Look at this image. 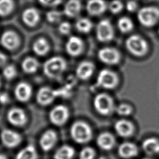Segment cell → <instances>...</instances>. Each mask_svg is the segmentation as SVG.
<instances>
[{
	"instance_id": "obj_1",
	"label": "cell",
	"mask_w": 159,
	"mask_h": 159,
	"mask_svg": "<svg viewBox=\"0 0 159 159\" xmlns=\"http://www.w3.org/2000/svg\"><path fill=\"white\" fill-rule=\"evenodd\" d=\"M66 68V62L61 57H53L45 61L43 65L44 74L52 79L60 78Z\"/></svg>"
},
{
	"instance_id": "obj_2",
	"label": "cell",
	"mask_w": 159,
	"mask_h": 159,
	"mask_svg": "<svg viewBox=\"0 0 159 159\" xmlns=\"http://www.w3.org/2000/svg\"><path fill=\"white\" fill-rule=\"evenodd\" d=\"M70 134L73 140L76 143H85L92 139L93 131L86 122L76 121L71 127Z\"/></svg>"
},
{
	"instance_id": "obj_3",
	"label": "cell",
	"mask_w": 159,
	"mask_h": 159,
	"mask_svg": "<svg viewBox=\"0 0 159 159\" xmlns=\"http://www.w3.org/2000/svg\"><path fill=\"white\" fill-rule=\"evenodd\" d=\"M125 45L127 50L135 57H142L148 50V45L147 41L137 34L129 36L126 39Z\"/></svg>"
},
{
	"instance_id": "obj_4",
	"label": "cell",
	"mask_w": 159,
	"mask_h": 159,
	"mask_svg": "<svg viewBox=\"0 0 159 159\" xmlns=\"http://www.w3.org/2000/svg\"><path fill=\"white\" fill-rule=\"evenodd\" d=\"M139 23L144 27H151L159 21V8L156 6H145L137 14Z\"/></svg>"
},
{
	"instance_id": "obj_5",
	"label": "cell",
	"mask_w": 159,
	"mask_h": 159,
	"mask_svg": "<svg viewBox=\"0 0 159 159\" xmlns=\"http://www.w3.org/2000/svg\"><path fill=\"white\" fill-rule=\"evenodd\" d=\"M96 111L102 116H109L114 110V103L111 96L106 93H99L94 99Z\"/></svg>"
},
{
	"instance_id": "obj_6",
	"label": "cell",
	"mask_w": 159,
	"mask_h": 159,
	"mask_svg": "<svg viewBox=\"0 0 159 159\" xmlns=\"http://www.w3.org/2000/svg\"><path fill=\"white\" fill-rule=\"evenodd\" d=\"M119 83L117 75L108 69H103L99 71L97 77V84L102 88L111 89L115 88Z\"/></svg>"
},
{
	"instance_id": "obj_7",
	"label": "cell",
	"mask_w": 159,
	"mask_h": 159,
	"mask_svg": "<svg viewBox=\"0 0 159 159\" xmlns=\"http://www.w3.org/2000/svg\"><path fill=\"white\" fill-rule=\"evenodd\" d=\"M96 34L98 40L101 42L111 41L114 37V30L111 22L108 19L100 20L96 25Z\"/></svg>"
},
{
	"instance_id": "obj_8",
	"label": "cell",
	"mask_w": 159,
	"mask_h": 159,
	"mask_svg": "<svg viewBox=\"0 0 159 159\" xmlns=\"http://www.w3.org/2000/svg\"><path fill=\"white\" fill-rule=\"evenodd\" d=\"M98 56L102 63L109 65H116L120 60L119 52L112 47H104L100 49L98 53Z\"/></svg>"
},
{
	"instance_id": "obj_9",
	"label": "cell",
	"mask_w": 159,
	"mask_h": 159,
	"mask_svg": "<svg viewBox=\"0 0 159 159\" xmlns=\"http://www.w3.org/2000/svg\"><path fill=\"white\" fill-rule=\"evenodd\" d=\"M69 117V110L64 105H58L54 107L49 113L50 122L58 126L66 123Z\"/></svg>"
},
{
	"instance_id": "obj_10",
	"label": "cell",
	"mask_w": 159,
	"mask_h": 159,
	"mask_svg": "<svg viewBox=\"0 0 159 159\" xmlns=\"http://www.w3.org/2000/svg\"><path fill=\"white\" fill-rule=\"evenodd\" d=\"M57 94L58 92L52 88L43 86L38 91L36 99L37 102L41 106H47L53 101Z\"/></svg>"
},
{
	"instance_id": "obj_11",
	"label": "cell",
	"mask_w": 159,
	"mask_h": 159,
	"mask_svg": "<svg viewBox=\"0 0 159 159\" xmlns=\"http://www.w3.org/2000/svg\"><path fill=\"white\" fill-rule=\"evenodd\" d=\"M1 139L2 143L8 148H13L17 146L22 139L19 133L8 129L2 130Z\"/></svg>"
},
{
	"instance_id": "obj_12",
	"label": "cell",
	"mask_w": 159,
	"mask_h": 159,
	"mask_svg": "<svg viewBox=\"0 0 159 159\" xmlns=\"http://www.w3.org/2000/svg\"><path fill=\"white\" fill-rule=\"evenodd\" d=\"M114 129L119 136L123 138H127L133 135L135 127L130 121L122 119L116 122Z\"/></svg>"
},
{
	"instance_id": "obj_13",
	"label": "cell",
	"mask_w": 159,
	"mask_h": 159,
	"mask_svg": "<svg viewBox=\"0 0 159 159\" xmlns=\"http://www.w3.org/2000/svg\"><path fill=\"white\" fill-rule=\"evenodd\" d=\"M0 42L5 48L9 50H13L19 46L20 39L16 32L11 30H7L2 34Z\"/></svg>"
},
{
	"instance_id": "obj_14",
	"label": "cell",
	"mask_w": 159,
	"mask_h": 159,
	"mask_svg": "<svg viewBox=\"0 0 159 159\" xmlns=\"http://www.w3.org/2000/svg\"><path fill=\"white\" fill-rule=\"evenodd\" d=\"M7 118L9 123L15 126H23L27 121L25 112L20 108H11L7 112Z\"/></svg>"
},
{
	"instance_id": "obj_15",
	"label": "cell",
	"mask_w": 159,
	"mask_h": 159,
	"mask_svg": "<svg viewBox=\"0 0 159 159\" xmlns=\"http://www.w3.org/2000/svg\"><path fill=\"white\" fill-rule=\"evenodd\" d=\"M119 156L124 159L135 157L139 154V148L134 143L125 142L122 143L117 148Z\"/></svg>"
},
{
	"instance_id": "obj_16",
	"label": "cell",
	"mask_w": 159,
	"mask_h": 159,
	"mask_svg": "<svg viewBox=\"0 0 159 159\" xmlns=\"http://www.w3.org/2000/svg\"><path fill=\"white\" fill-rule=\"evenodd\" d=\"M65 48L68 55L72 57H76L83 52L84 43L80 38L76 36H71L67 40Z\"/></svg>"
},
{
	"instance_id": "obj_17",
	"label": "cell",
	"mask_w": 159,
	"mask_h": 159,
	"mask_svg": "<svg viewBox=\"0 0 159 159\" xmlns=\"http://www.w3.org/2000/svg\"><path fill=\"white\" fill-rule=\"evenodd\" d=\"M107 7L104 0H88L86 9L89 14L93 16H98L102 14Z\"/></svg>"
},
{
	"instance_id": "obj_18",
	"label": "cell",
	"mask_w": 159,
	"mask_h": 159,
	"mask_svg": "<svg viewBox=\"0 0 159 159\" xmlns=\"http://www.w3.org/2000/svg\"><path fill=\"white\" fill-rule=\"evenodd\" d=\"M94 65L89 61H83L81 62L76 68V74L78 78L82 80L89 79L94 71Z\"/></svg>"
},
{
	"instance_id": "obj_19",
	"label": "cell",
	"mask_w": 159,
	"mask_h": 159,
	"mask_svg": "<svg viewBox=\"0 0 159 159\" xmlns=\"http://www.w3.org/2000/svg\"><path fill=\"white\" fill-rule=\"evenodd\" d=\"M57 136L55 131L48 130L45 131L42 135L39 143L43 151L47 152L51 150L56 143Z\"/></svg>"
},
{
	"instance_id": "obj_20",
	"label": "cell",
	"mask_w": 159,
	"mask_h": 159,
	"mask_svg": "<svg viewBox=\"0 0 159 159\" xmlns=\"http://www.w3.org/2000/svg\"><path fill=\"white\" fill-rule=\"evenodd\" d=\"M32 87L26 82H20L16 87L14 94L17 100L21 102L27 101L31 97Z\"/></svg>"
},
{
	"instance_id": "obj_21",
	"label": "cell",
	"mask_w": 159,
	"mask_h": 159,
	"mask_svg": "<svg viewBox=\"0 0 159 159\" xmlns=\"http://www.w3.org/2000/svg\"><path fill=\"white\" fill-rule=\"evenodd\" d=\"M96 143L98 147L102 150H110L114 147L116 139L112 134L105 132L98 135Z\"/></svg>"
},
{
	"instance_id": "obj_22",
	"label": "cell",
	"mask_w": 159,
	"mask_h": 159,
	"mask_svg": "<svg viewBox=\"0 0 159 159\" xmlns=\"http://www.w3.org/2000/svg\"><path fill=\"white\" fill-rule=\"evenodd\" d=\"M22 19L27 25L34 27L38 23L40 19L39 12L35 8H27L22 12Z\"/></svg>"
},
{
	"instance_id": "obj_23",
	"label": "cell",
	"mask_w": 159,
	"mask_h": 159,
	"mask_svg": "<svg viewBox=\"0 0 159 159\" xmlns=\"http://www.w3.org/2000/svg\"><path fill=\"white\" fill-rule=\"evenodd\" d=\"M143 152L148 155L159 153V139L156 137H149L145 139L142 143Z\"/></svg>"
},
{
	"instance_id": "obj_24",
	"label": "cell",
	"mask_w": 159,
	"mask_h": 159,
	"mask_svg": "<svg viewBox=\"0 0 159 159\" xmlns=\"http://www.w3.org/2000/svg\"><path fill=\"white\" fill-rule=\"evenodd\" d=\"M81 9V3L80 0H68L65 5L63 12L70 17L77 16Z\"/></svg>"
},
{
	"instance_id": "obj_25",
	"label": "cell",
	"mask_w": 159,
	"mask_h": 159,
	"mask_svg": "<svg viewBox=\"0 0 159 159\" xmlns=\"http://www.w3.org/2000/svg\"><path fill=\"white\" fill-rule=\"evenodd\" d=\"M32 48L35 54L39 56H43L46 55L49 51L50 45L45 39L41 37L34 43Z\"/></svg>"
},
{
	"instance_id": "obj_26",
	"label": "cell",
	"mask_w": 159,
	"mask_h": 159,
	"mask_svg": "<svg viewBox=\"0 0 159 159\" xmlns=\"http://www.w3.org/2000/svg\"><path fill=\"white\" fill-rule=\"evenodd\" d=\"M75 151L72 147L63 145L60 147L54 155V159H72Z\"/></svg>"
},
{
	"instance_id": "obj_27",
	"label": "cell",
	"mask_w": 159,
	"mask_h": 159,
	"mask_svg": "<svg viewBox=\"0 0 159 159\" xmlns=\"http://www.w3.org/2000/svg\"><path fill=\"white\" fill-rule=\"evenodd\" d=\"M39 67L38 60L33 57H27L22 63V68L23 71L28 74L35 73Z\"/></svg>"
},
{
	"instance_id": "obj_28",
	"label": "cell",
	"mask_w": 159,
	"mask_h": 159,
	"mask_svg": "<svg viewBox=\"0 0 159 159\" xmlns=\"http://www.w3.org/2000/svg\"><path fill=\"white\" fill-rule=\"evenodd\" d=\"M38 155L34 146L29 145L20 150L16 155V159H37Z\"/></svg>"
},
{
	"instance_id": "obj_29",
	"label": "cell",
	"mask_w": 159,
	"mask_h": 159,
	"mask_svg": "<svg viewBox=\"0 0 159 159\" xmlns=\"http://www.w3.org/2000/svg\"><path fill=\"white\" fill-rule=\"evenodd\" d=\"M117 27L122 33L127 34L133 30L134 23L128 17L123 16L118 19Z\"/></svg>"
},
{
	"instance_id": "obj_30",
	"label": "cell",
	"mask_w": 159,
	"mask_h": 159,
	"mask_svg": "<svg viewBox=\"0 0 159 159\" xmlns=\"http://www.w3.org/2000/svg\"><path fill=\"white\" fill-rule=\"evenodd\" d=\"M76 28L81 33H88L93 28V23L89 19L82 17L76 21Z\"/></svg>"
},
{
	"instance_id": "obj_31",
	"label": "cell",
	"mask_w": 159,
	"mask_h": 159,
	"mask_svg": "<svg viewBox=\"0 0 159 159\" xmlns=\"http://www.w3.org/2000/svg\"><path fill=\"white\" fill-rule=\"evenodd\" d=\"M14 8L13 0H0V16H6L11 13Z\"/></svg>"
},
{
	"instance_id": "obj_32",
	"label": "cell",
	"mask_w": 159,
	"mask_h": 159,
	"mask_svg": "<svg viewBox=\"0 0 159 159\" xmlns=\"http://www.w3.org/2000/svg\"><path fill=\"white\" fill-rule=\"evenodd\" d=\"M117 114L120 116H128L132 112V107L125 103H122L116 108Z\"/></svg>"
},
{
	"instance_id": "obj_33",
	"label": "cell",
	"mask_w": 159,
	"mask_h": 159,
	"mask_svg": "<svg viewBox=\"0 0 159 159\" xmlns=\"http://www.w3.org/2000/svg\"><path fill=\"white\" fill-rule=\"evenodd\" d=\"M123 8L124 4L120 0H112L109 5V11L114 14H119L122 11Z\"/></svg>"
},
{
	"instance_id": "obj_34",
	"label": "cell",
	"mask_w": 159,
	"mask_h": 159,
	"mask_svg": "<svg viewBox=\"0 0 159 159\" xmlns=\"http://www.w3.org/2000/svg\"><path fill=\"white\" fill-rule=\"evenodd\" d=\"M2 74L6 79L10 80L13 79L16 76L17 71L14 65H9L4 68L2 70Z\"/></svg>"
},
{
	"instance_id": "obj_35",
	"label": "cell",
	"mask_w": 159,
	"mask_h": 159,
	"mask_svg": "<svg viewBox=\"0 0 159 159\" xmlns=\"http://www.w3.org/2000/svg\"><path fill=\"white\" fill-rule=\"evenodd\" d=\"M95 155V151L93 148L86 147L80 152L79 159H94Z\"/></svg>"
},
{
	"instance_id": "obj_36",
	"label": "cell",
	"mask_w": 159,
	"mask_h": 159,
	"mask_svg": "<svg viewBox=\"0 0 159 159\" xmlns=\"http://www.w3.org/2000/svg\"><path fill=\"white\" fill-rule=\"evenodd\" d=\"M47 20L50 23H56L60 20L61 14L60 12L56 10L48 11L46 14Z\"/></svg>"
},
{
	"instance_id": "obj_37",
	"label": "cell",
	"mask_w": 159,
	"mask_h": 159,
	"mask_svg": "<svg viewBox=\"0 0 159 159\" xmlns=\"http://www.w3.org/2000/svg\"><path fill=\"white\" fill-rule=\"evenodd\" d=\"M58 30L63 35H68L71 30V25L68 22H63L60 23L58 27Z\"/></svg>"
},
{
	"instance_id": "obj_38",
	"label": "cell",
	"mask_w": 159,
	"mask_h": 159,
	"mask_svg": "<svg viewBox=\"0 0 159 159\" xmlns=\"http://www.w3.org/2000/svg\"><path fill=\"white\" fill-rule=\"evenodd\" d=\"M43 6L47 7H55L60 4L63 0H38Z\"/></svg>"
},
{
	"instance_id": "obj_39",
	"label": "cell",
	"mask_w": 159,
	"mask_h": 159,
	"mask_svg": "<svg viewBox=\"0 0 159 159\" xmlns=\"http://www.w3.org/2000/svg\"><path fill=\"white\" fill-rule=\"evenodd\" d=\"M126 9L130 12H134L137 11L138 8V4L134 0H129L125 4Z\"/></svg>"
},
{
	"instance_id": "obj_40",
	"label": "cell",
	"mask_w": 159,
	"mask_h": 159,
	"mask_svg": "<svg viewBox=\"0 0 159 159\" xmlns=\"http://www.w3.org/2000/svg\"><path fill=\"white\" fill-rule=\"evenodd\" d=\"M9 101V98L6 93H2L0 94V103L5 104Z\"/></svg>"
},
{
	"instance_id": "obj_41",
	"label": "cell",
	"mask_w": 159,
	"mask_h": 159,
	"mask_svg": "<svg viewBox=\"0 0 159 159\" xmlns=\"http://www.w3.org/2000/svg\"><path fill=\"white\" fill-rule=\"evenodd\" d=\"M7 61L6 56L2 52H0V66L4 65Z\"/></svg>"
},
{
	"instance_id": "obj_42",
	"label": "cell",
	"mask_w": 159,
	"mask_h": 159,
	"mask_svg": "<svg viewBox=\"0 0 159 159\" xmlns=\"http://www.w3.org/2000/svg\"><path fill=\"white\" fill-rule=\"evenodd\" d=\"M0 159H7V158H6V157L5 155L0 154Z\"/></svg>"
},
{
	"instance_id": "obj_43",
	"label": "cell",
	"mask_w": 159,
	"mask_h": 159,
	"mask_svg": "<svg viewBox=\"0 0 159 159\" xmlns=\"http://www.w3.org/2000/svg\"><path fill=\"white\" fill-rule=\"evenodd\" d=\"M0 86H1V80H0Z\"/></svg>"
},
{
	"instance_id": "obj_44",
	"label": "cell",
	"mask_w": 159,
	"mask_h": 159,
	"mask_svg": "<svg viewBox=\"0 0 159 159\" xmlns=\"http://www.w3.org/2000/svg\"><path fill=\"white\" fill-rule=\"evenodd\" d=\"M144 159H150V158H144Z\"/></svg>"
},
{
	"instance_id": "obj_45",
	"label": "cell",
	"mask_w": 159,
	"mask_h": 159,
	"mask_svg": "<svg viewBox=\"0 0 159 159\" xmlns=\"http://www.w3.org/2000/svg\"><path fill=\"white\" fill-rule=\"evenodd\" d=\"M158 34H159V29H158Z\"/></svg>"
}]
</instances>
